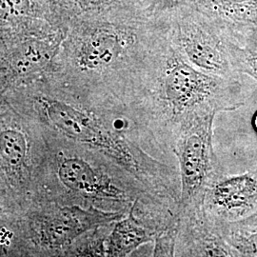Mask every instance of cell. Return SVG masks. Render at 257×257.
<instances>
[{
	"mask_svg": "<svg viewBox=\"0 0 257 257\" xmlns=\"http://www.w3.org/2000/svg\"><path fill=\"white\" fill-rule=\"evenodd\" d=\"M1 97L47 128L107 157L152 193L180 201L179 173L148 152L149 143L159 146L127 108L63 90H14Z\"/></svg>",
	"mask_w": 257,
	"mask_h": 257,
	"instance_id": "cell-1",
	"label": "cell"
},
{
	"mask_svg": "<svg viewBox=\"0 0 257 257\" xmlns=\"http://www.w3.org/2000/svg\"><path fill=\"white\" fill-rule=\"evenodd\" d=\"M44 128L48 158L41 197L126 214L136 202L175 201L152 193L107 157Z\"/></svg>",
	"mask_w": 257,
	"mask_h": 257,
	"instance_id": "cell-2",
	"label": "cell"
},
{
	"mask_svg": "<svg viewBox=\"0 0 257 257\" xmlns=\"http://www.w3.org/2000/svg\"><path fill=\"white\" fill-rule=\"evenodd\" d=\"M240 106L226 95L220 81L174 57L157 86L144 92L131 110L159 147L171 150L185 121L205 111L219 113Z\"/></svg>",
	"mask_w": 257,
	"mask_h": 257,
	"instance_id": "cell-3",
	"label": "cell"
},
{
	"mask_svg": "<svg viewBox=\"0 0 257 257\" xmlns=\"http://www.w3.org/2000/svg\"><path fill=\"white\" fill-rule=\"evenodd\" d=\"M0 214L1 256H64L86 232L126 215L43 197L22 210Z\"/></svg>",
	"mask_w": 257,
	"mask_h": 257,
	"instance_id": "cell-4",
	"label": "cell"
},
{
	"mask_svg": "<svg viewBox=\"0 0 257 257\" xmlns=\"http://www.w3.org/2000/svg\"><path fill=\"white\" fill-rule=\"evenodd\" d=\"M47 158L43 125L1 97L0 212L22 210L42 195Z\"/></svg>",
	"mask_w": 257,
	"mask_h": 257,
	"instance_id": "cell-5",
	"label": "cell"
},
{
	"mask_svg": "<svg viewBox=\"0 0 257 257\" xmlns=\"http://www.w3.org/2000/svg\"><path fill=\"white\" fill-rule=\"evenodd\" d=\"M217 111L198 113L177 131L171 151L179 164L180 208L203 202L206 188L218 170L212 145Z\"/></svg>",
	"mask_w": 257,
	"mask_h": 257,
	"instance_id": "cell-6",
	"label": "cell"
},
{
	"mask_svg": "<svg viewBox=\"0 0 257 257\" xmlns=\"http://www.w3.org/2000/svg\"><path fill=\"white\" fill-rule=\"evenodd\" d=\"M202 204L214 225L252 214L257 211V171L224 175L217 170L206 188Z\"/></svg>",
	"mask_w": 257,
	"mask_h": 257,
	"instance_id": "cell-7",
	"label": "cell"
},
{
	"mask_svg": "<svg viewBox=\"0 0 257 257\" xmlns=\"http://www.w3.org/2000/svg\"><path fill=\"white\" fill-rule=\"evenodd\" d=\"M175 255L235 256V253L210 220L200 203L180 208Z\"/></svg>",
	"mask_w": 257,
	"mask_h": 257,
	"instance_id": "cell-8",
	"label": "cell"
},
{
	"mask_svg": "<svg viewBox=\"0 0 257 257\" xmlns=\"http://www.w3.org/2000/svg\"><path fill=\"white\" fill-rule=\"evenodd\" d=\"M130 46L127 37L110 30H98L75 48L72 64L83 74L106 73L122 62Z\"/></svg>",
	"mask_w": 257,
	"mask_h": 257,
	"instance_id": "cell-9",
	"label": "cell"
},
{
	"mask_svg": "<svg viewBox=\"0 0 257 257\" xmlns=\"http://www.w3.org/2000/svg\"><path fill=\"white\" fill-rule=\"evenodd\" d=\"M178 225L136 211L135 205L128 213L115 221L106 242V256H128L140 246L155 242L163 230Z\"/></svg>",
	"mask_w": 257,
	"mask_h": 257,
	"instance_id": "cell-10",
	"label": "cell"
},
{
	"mask_svg": "<svg viewBox=\"0 0 257 257\" xmlns=\"http://www.w3.org/2000/svg\"><path fill=\"white\" fill-rule=\"evenodd\" d=\"M215 226L235 256L257 257V211L238 220Z\"/></svg>",
	"mask_w": 257,
	"mask_h": 257,
	"instance_id": "cell-11",
	"label": "cell"
},
{
	"mask_svg": "<svg viewBox=\"0 0 257 257\" xmlns=\"http://www.w3.org/2000/svg\"><path fill=\"white\" fill-rule=\"evenodd\" d=\"M182 47L187 59L197 69L213 75L226 73L227 60L220 49L211 41L202 37H187Z\"/></svg>",
	"mask_w": 257,
	"mask_h": 257,
	"instance_id": "cell-12",
	"label": "cell"
},
{
	"mask_svg": "<svg viewBox=\"0 0 257 257\" xmlns=\"http://www.w3.org/2000/svg\"><path fill=\"white\" fill-rule=\"evenodd\" d=\"M113 223L96 228L76 239L64 256H106V242Z\"/></svg>",
	"mask_w": 257,
	"mask_h": 257,
	"instance_id": "cell-13",
	"label": "cell"
},
{
	"mask_svg": "<svg viewBox=\"0 0 257 257\" xmlns=\"http://www.w3.org/2000/svg\"><path fill=\"white\" fill-rule=\"evenodd\" d=\"M247 65H248L249 73L257 79V55H252L248 58Z\"/></svg>",
	"mask_w": 257,
	"mask_h": 257,
	"instance_id": "cell-14",
	"label": "cell"
},
{
	"mask_svg": "<svg viewBox=\"0 0 257 257\" xmlns=\"http://www.w3.org/2000/svg\"><path fill=\"white\" fill-rule=\"evenodd\" d=\"M251 124H252V127H253L254 131L256 132L257 134V110L254 112V114H253V117L251 119Z\"/></svg>",
	"mask_w": 257,
	"mask_h": 257,
	"instance_id": "cell-15",
	"label": "cell"
},
{
	"mask_svg": "<svg viewBox=\"0 0 257 257\" xmlns=\"http://www.w3.org/2000/svg\"><path fill=\"white\" fill-rule=\"evenodd\" d=\"M237 1H242V0H237Z\"/></svg>",
	"mask_w": 257,
	"mask_h": 257,
	"instance_id": "cell-16",
	"label": "cell"
}]
</instances>
